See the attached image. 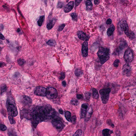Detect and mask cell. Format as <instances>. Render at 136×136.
<instances>
[{
	"label": "cell",
	"instance_id": "cell-1",
	"mask_svg": "<svg viewBox=\"0 0 136 136\" xmlns=\"http://www.w3.org/2000/svg\"><path fill=\"white\" fill-rule=\"evenodd\" d=\"M57 115V112L51 108L42 107L34 111L32 114L33 124L36 126L41 121L53 119Z\"/></svg>",
	"mask_w": 136,
	"mask_h": 136
},
{
	"label": "cell",
	"instance_id": "cell-2",
	"mask_svg": "<svg viewBox=\"0 0 136 136\" xmlns=\"http://www.w3.org/2000/svg\"><path fill=\"white\" fill-rule=\"evenodd\" d=\"M97 55L100 64H104L110 58V50L107 48L100 47L97 53Z\"/></svg>",
	"mask_w": 136,
	"mask_h": 136
},
{
	"label": "cell",
	"instance_id": "cell-3",
	"mask_svg": "<svg viewBox=\"0 0 136 136\" xmlns=\"http://www.w3.org/2000/svg\"><path fill=\"white\" fill-rule=\"evenodd\" d=\"M12 101L10 99H8L7 100L6 103L7 112L9 116L15 117L17 115L18 112L14 102H13V101L12 102Z\"/></svg>",
	"mask_w": 136,
	"mask_h": 136
},
{
	"label": "cell",
	"instance_id": "cell-4",
	"mask_svg": "<svg viewBox=\"0 0 136 136\" xmlns=\"http://www.w3.org/2000/svg\"><path fill=\"white\" fill-rule=\"evenodd\" d=\"M111 92V89L110 88L102 89L99 91V93L103 104H106L107 103L109 99Z\"/></svg>",
	"mask_w": 136,
	"mask_h": 136
},
{
	"label": "cell",
	"instance_id": "cell-5",
	"mask_svg": "<svg viewBox=\"0 0 136 136\" xmlns=\"http://www.w3.org/2000/svg\"><path fill=\"white\" fill-rule=\"evenodd\" d=\"M57 94V90L55 88L49 87L46 89V97L48 99H56Z\"/></svg>",
	"mask_w": 136,
	"mask_h": 136
},
{
	"label": "cell",
	"instance_id": "cell-6",
	"mask_svg": "<svg viewBox=\"0 0 136 136\" xmlns=\"http://www.w3.org/2000/svg\"><path fill=\"white\" fill-rule=\"evenodd\" d=\"M52 123L54 127L58 130L61 129L63 125L62 121L58 115L53 118Z\"/></svg>",
	"mask_w": 136,
	"mask_h": 136
},
{
	"label": "cell",
	"instance_id": "cell-7",
	"mask_svg": "<svg viewBox=\"0 0 136 136\" xmlns=\"http://www.w3.org/2000/svg\"><path fill=\"white\" fill-rule=\"evenodd\" d=\"M125 62L127 63H130L132 62L134 58L133 53L130 49L126 50L124 56Z\"/></svg>",
	"mask_w": 136,
	"mask_h": 136
},
{
	"label": "cell",
	"instance_id": "cell-8",
	"mask_svg": "<svg viewBox=\"0 0 136 136\" xmlns=\"http://www.w3.org/2000/svg\"><path fill=\"white\" fill-rule=\"evenodd\" d=\"M46 89L42 87H37L35 91L34 94L37 96H46Z\"/></svg>",
	"mask_w": 136,
	"mask_h": 136
},
{
	"label": "cell",
	"instance_id": "cell-9",
	"mask_svg": "<svg viewBox=\"0 0 136 136\" xmlns=\"http://www.w3.org/2000/svg\"><path fill=\"white\" fill-rule=\"evenodd\" d=\"M88 109V105L87 104H84L82 105L80 113V117L81 119L85 117Z\"/></svg>",
	"mask_w": 136,
	"mask_h": 136
},
{
	"label": "cell",
	"instance_id": "cell-10",
	"mask_svg": "<svg viewBox=\"0 0 136 136\" xmlns=\"http://www.w3.org/2000/svg\"><path fill=\"white\" fill-rule=\"evenodd\" d=\"M88 52V45L87 41L83 43L82 47V52L83 56L86 57L87 56Z\"/></svg>",
	"mask_w": 136,
	"mask_h": 136
},
{
	"label": "cell",
	"instance_id": "cell-11",
	"mask_svg": "<svg viewBox=\"0 0 136 136\" xmlns=\"http://www.w3.org/2000/svg\"><path fill=\"white\" fill-rule=\"evenodd\" d=\"M122 71L123 74L127 76H130L131 72V68L130 65L128 64H125L123 67Z\"/></svg>",
	"mask_w": 136,
	"mask_h": 136
},
{
	"label": "cell",
	"instance_id": "cell-12",
	"mask_svg": "<svg viewBox=\"0 0 136 136\" xmlns=\"http://www.w3.org/2000/svg\"><path fill=\"white\" fill-rule=\"evenodd\" d=\"M126 43L124 41H122L120 43L119 47L116 49L115 53L119 54L120 52L123 51L127 46Z\"/></svg>",
	"mask_w": 136,
	"mask_h": 136
},
{
	"label": "cell",
	"instance_id": "cell-13",
	"mask_svg": "<svg viewBox=\"0 0 136 136\" xmlns=\"http://www.w3.org/2000/svg\"><path fill=\"white\" fill-rule=\"evenodd\" d=\"M77 35L79 38L82 41H88L89 38L85 33L82 31H79L78 32Z\"/></svg>",
	"mask_w": 136,
	"mask_h": 136
},
{
	"label": "cell",
	"instance_id": "cell-14",
	"mask_svg": "<svg viewBox=\"0 0 136 136\" xmlns=\"http://www.w3.org/2000/svg\"><path fill=\"white\" fill-rule=\"evenodd\" d=\"M21 102L24 104L27 105L31 104L32 100L31 98L27 96L24 95L22 97Z\"/></svg>",
	"mask_w": 136,
	"mask_h": 136
},
{
	"label": "cell",
	"instance_id": "cell-15",
	"mask_svg": "<svg viewBox=\"0 0 136 136\" xmlns=\"http://www.w3.org/2000/svg\"><path fill=\"white\" fill-rule=\"evenodd\" d=\"M74 2L71 1L69 2L65 7L64 12L65 13H68L71 11L74 7Z\"/></svg>",
	"mask_w": 136,
	"mask_h": 136
},
{
	"label": "cell",
	"instance_id": "cell-16",
	"mask_svg": "<svg viewBox=\"0 0 136 136\" xmlns=\"http://www.w3.org/2000/svg\"><path fill=\"white\" fill-rule=\"evenodd\" d=\"M122 25L123 31H124L125 34L127 36L130 31H129V27H128L127 22L126 21H123V22Z\"/></svg>",
	"mask_w": 136,
	"mask_h": 136
},
{
	"label": "cell",
	"instance_id": "cell-17",
	"mask_svg": "<svg viewBox=\"0 0 136 136\" xmlns=\"http://www.w3.org/2000/svg\"><path fill=\"white\" fill-rule=\"evenodd\" d=\"M56 19L55 18L51 20L47 25V28L49 30L52 29L56 23Z\"/></svg>",
	"mask_w": 136,
	"mask_h": 136
},
{
	"label": "cell",
	"instance_id": "cell-18",
	"mask_svg": "<svg viewBox=\"0 0 136 136\" xmlns=\"http://www.w3.org/2000/svg\"><path fill=\"white\" fill-rule=\"evenodd\" d=\"M115 26L113 25H112L108 29L107 31V34L108 36H110L112 35L115 31Z\"/></svg>",
	"mask_w": 136,
	"mask_h": 136
},
{
	"label": "cell",
	"instance_id": "cell-19",
	"mask_svg": "<svg viewBox=\"0 0 136 136\" xmlns=\"http://www.w3.org/2000/svg\"><path fill=\"white\" fill-rule=\"evenodd\" d=\"M113 132L108 129H105L102 130V133L103 136H109L112 134Z\"/></svg>",
	"mask_w": 136,
	"mask_h": 136
},
{
	"label": "cell",
	"instance_id": "cell-20",
	"mask_svg": "<svg viewBox=\"0 0 136 136\" xmlns=\"http://www.w3.org/2000/svg\"><path fill=\"white\" fill-rule=\"evenodd\" d=\"M92 108L90 107L89 110H88L87 114L85 117L86 121H87L90 119L92 115Z\"/></svg>",
	"mask_w": 136,
	"mask_h": 136
},
{
	"label": "cell",
	"instance_id": "cell-21",
	"mask_svg": "<svg viewBox=\"0 0 136 136\" xmlns=\"http://www.w3.org/2000/svg\"><path fill=\"white\" fill-rule=\"evenodd\" d=\"M86 5L88 10L91 11L92 10L93 8V4L91 1L90 0H87L86 2Z\"/></svg>",
	"mask_w": 136,
	"mask_h": 136
},
{
	"label": "cell",
	"instance_id": "cell-22",
	"mask_svg": "<svg viewBox=\"0 0 136 136\" xmlns=\"http://www.w3.org/2000/svg\"><path fill=\"white\" fill-rule=\"evenodd\" d=\"M65 117L68 122H71V113L69 111L65 112Z\"/></svg>",
	"mask_w": 136,
	"mask_h": 136
},
{
	"label": "cell",
	"instance_id": "cell-23",
	"mask_svg": "<svg viewBox=\"0 0 136 136\" xmlns=\"http://www.w3.org/2000/svg\"><path fill=\"white\" fill-rule=\"evenodd\" d=\"M83 74V72L81 70L77 69L75 70V74L77 77H79L82 76Z\"/></svg>",
	"mask_w": 136,
	"mask_h": 136
},
{
	"label": "cell",
	"instance_id": "cell-24",
	"mask_svg": "<svg viewBox=\"0 0 136 136\" xmlns=\"http://www.w3.org/2000/svg\"><path fill=\"white\" fill-rule=\"evenodd\" d=\"M93 96L95 99H98L99 97V95L97 90L94 88L93 89Z\"/></svg>",
	"mask_w": 136,
	"mask_h": 136
},
{
	"label": "cell",
	"instance_id": "cell-25",
	"mask_svg": "<svg viewBox=\"0 0 136 136\" xmlns=\"http://www.w3.org/2000/svg\"><path fill=\"white\" fill-rule=\"evenodd\" d=\"M44 19V16H42L40 17V18L37 21L38 24L39 26L42 25Z\"/></svg>",
	"mask_w": 136,
	"mask_h": 136
},
{
	"label": "cell",
	"instance_id": "cell-26",
	"mask_svg": "<svg viewBox=\"0 0 136 136\" xmlns=\"http://www.w3.org/2000/svg\"><path fill=\"white\" fill-rule=\"evenodd\" d=\"M130 39H132L135 38V34L133 32L130 31L129 34L127 36Z\"/></svg>",
	"mask_w": 136,
	"mask_h": 136
},
{
	"label": "cell",
	"instance_id": "cell-27",
	"mask_svg": "<svg viewBox=\"0 0 136 136\" xmlns=\"http://www.w3.org/2000/svg\"><path fill=\"white\" fill-rule=\"evenodd\" d=\"M82 133V130L79 129L76 131L73 136H81Z\"/></svg>",
	"mask_w": 136,
	"mask_h": 136
},
{
	"label": "cell",
	"instance_id": "cell-28",
	"mask_svg": "<svg viewBox=\"0 0 136 136\" xmlns=\"http://www.w3.org/2000/svg\"><path fill=\"white\" fill-rule=\"evenodd\" d=\"M91 96V94L89 92H86L85 94V99L89 101L90 100Z\"/></svg>",
	"mask_w": 136,
	"mask_h": 136
},
{
	"label": "cell",
	"instance_id": "cell-29",
	"mask_svg": "<svg viewBox=\"0 0 136 136\" xmlns=\"http://www.w3.org/2000/svg\"><path fill=\"white\" fill-rule=\"evenodd\" d=\"M8 118L9 122L11 124H15L16 122L13 119V117L11 116H9Z\"/></svg>",
	"mask_w": 136,
	"mask_h": 136
},
{
	"label": "cell",
	"instance_id": "cell-30",
	"mask_svg": "<svg viewBox=\"0 0 136 136\" xmlns=\"http://www.w3.org/2000/svg\"><path fill=\"white\" fill-rule=\"evenodd\" d=\"M70 102L72 105H78L79 104L78 101L76 99H72Z\"/></svg>",
	"mask_w": 136,
	"mask_h": 136
},
{
	"label": "cell",
	"instance_id": "cell-31",
	"mask_svg": "<svg viewBox=\"0 0 136 136\" xmlns=\"http://www.w3.org/2000/svg\"><path fill=\"white\" fill-rule=\"evenodd\" d=\"M18 62L19 65L22 66L24 64L25 62L24 59H19L18 60Z\"/></svg>",
	"mask_w": 136,
	"mask_h": 136
},
{
	"label": "cell",
	"instance_id": "cell-32",
	"mask_svg": "<svg viewBox=\"0 0 136 136\" xmlns=\"http://www.w3.org/2000/svg\"><path fill=\"white\" fill-rule=\"evenodd\" d=\"M6 86L2 85V86L1 87V95L2 93L5 92L6 90Z\"/></svg>",
	"mask_w": 136,
	"mask_h": 136
},
{
	"label": "cell",
	"instance_id": "cell-33",
	"mask_svg": "<svg viewBox=\"0 0 136 136\" xmlns=\"http://www.w3.org/2000/svg\"><path fill=\"white\" fill-rule=\"evenodd\" d=\"M73 20L75 21H77V16L76 14L75 13H72L71 15Z\"/></svg>",
	"mask_w": 136,
	"mask_h": 136
},
{
	"label": "cell",
	"instance_id": "cell-34",
	"mask_svg": "<svg viewBox=\"0 0 136 136\" xmlns=\"http://www.w3.org/2000/svg\"><path fill=\"white\" fill-rule=\"evenodd\" d=\"M65 26V25L64 24L61 25L59 26V28L58 29V31L59 32L62 31L63 30Z\"/></svg>",
	"mask_w": 136,
	"mask_h": 136
},
{
	"label": "cell",
	"instance_id": "cell-35",
	"mask_svg": "<svg viewBox=\"0 0 136 136\" xmlns=\"http://www.w3.org/2000/svg\"><path fill=\"white\" fill-rule=\"evenodd\" d=\"M55 42L54 41L50 40L47 42V44H48L51 45V46H53L55 44Z\"/></svg>",
	"mask_w": 136,
	"mask_h": 136
},
{
	"label": "cell",
	"instance_id": "cell-36",
	"mask_svg": "<svg viewBox=\"0 0 136 136\" xmlns=\"http://www.w3.org/2000/svg\"><path fill=\"white\" fill-rule=\"evenodd\" d=\"M120 61L119 60L116 59L115 60L114 63V66L115 67H117L119 66V64Z\"/></svg>",
	"mask_w": 136,
	"mask_h": 136
},
{
	"label": "cell",
	"instance_id": "cell-37",
	"mask_svg": "<svg viewBox=\"0 0 136 136\" xmlns=\"http://www.w3.org/2000/svg\"><path fill=\"white\" fill-rule=\"evenodd\" d=\"M65 77V74L64 72H62L60 74V79L62 80L64 79Z\"/></svg>",
	"mask_w": 136,
	"mask_h": 136
},
{
	"label": "cell",
	"instance_id": "cell-38",
	"mask_svg": "<svg viewBox=\"0 0 136 136\" xmlns=\"http://www.w3.org/2000/svg\"><path fill=\"white\" fill-rule=\"evenodd\" d=\"M107 124L111 126L112 128H114V125L112 123L111 120H108L107 121Z\"/></svg>",
	"mask_w": 136,
	"mask_h": 136
},
{
	"label": "cell",
	"instance_id": "cell-39",
	"mask_svg": "<svg viewBox=\"0 0 136 136\" xmlns=\"http://www.w3.org/2000/svg\"><path fill=\"white\" fill-rule=\"evenodd\" d=\"M76 116L75 115L73 116L71 118V122L73 123H75L76 121Z\"/></svg>",
	"mask_w": 136,
	"mask_h": 136
},
{
	"label": "cell",
	"instance_id": "cell-40",
	"mask_svg": "<svg viewBox=\"0 0 136 136\" xmlns=\"http://www.w3.org/2000/svg\"><path fill=\"white\" fill-rule=\"evenodd\" d=\"M7 128L6 126L3 125L1 124L0 125V130L2 131H5L6 130Z\"/></svg>",
	"mask_w": 136,
	"mask_h": 136
},
{
	"label": "cell",
	"instance_id": "cell-41",
	"mask_svg": "<svg viewBox=\"0 0 136 136\" xmlns=\"http://www.w3.org/2000/svg\"><path fill=\"white\" fill-rule=\"evenodd\" d=\"M77 98L79 99H83V96L82 95L78 94L77 95Z\"/></svg>",
	"mask_w": 136,
	"mask_h": 136
},
{
	"label": "cell",
	"instance_id": "cell-42",
	"mask_svg": "<svg viewBox=\"0 0 136 136\" xmlns=\"http://www.w3.org/2000/svg\"><path fill=\"white\" fill-rule=\"evenodd\" d=\"M82 1V0H76L75 1V5L76 6H77L79 5L80 4V2Z\"/></svg>",
	"mask_w": 136,
	"mask_h": 136
},
{
	"label": "cell",
	"instance_id": "cell-43",
	"mask_svg": "<svg viewBox=\"0 0 136 136\" xmlns=\"http://www.w3.org/2000/svg\"><path fill=\"white\" fill-rule=\"evenodd\" d=\"M63 4L62 2H59L57 5L58 8H61L63 6Z\"/></svg>",
	"mask_w": 136,
	"mask_h": 136
},
{
	"label": "cell",
	"instance_id": "cell-44",
	"mask_svg": "<svg viewBox=\"0 0 136 136\" xmlns=\"http://www.w3.org/2000/svg\"><path fill=\"white\" fill-rule=\"evenodd\" d=\"M112 21L110 19H108L106 22V24L108 25H110L112 23Z\"/></svg>",
	"mask_w": 136,
	"mask_h": 136
},
{
	"label": "cell",
	"instance_id": "cell-45",
	"mask_svg": "<svg viewBox=\"0 0 136 136\" xmlns=\"http://www.w3.org/2000/svg\"><path fill=\"white\" fill-rule=\"evenodd\" d=\"M9 134L10 136H17L14 132H10Z\"/></svg>",
	"mask_w": 136,
	"mask_h": 136
},
{
	"label": "cell",
	"instance_id": "cell-46",
	"mask_svg": "<svg viewBox=\"0 0 136 136\" xmlns=\"http://www.w3.org/2000/svg\"><path fill=\"white\" fill-rule=\"evenodd\" d=\"M62 85L64 87H65L67 85V83L66 81H65V80H64V81H63L62 82Z\"/></svg>",
	"mask_w": 136,
	"mask_h": 136
},
{
	"label": "cell",
	"instance_id": "cell-47",
	"mask_svg": "<svg viewBox=\"0 0 136 136\" xmlns=\"http://www.w3.org/2000/svg\"><path fill=\"white\" fill-rule=\"evenodd\" d=\"M59 112L60 114L62 115L63 114L64 112L63 111L62 109H60L59 110Z\"/></svg>",
	"mask_w": 136,
	"mask_h": 136
},
{
	"label": "cell",
	"instance_id": "cell-48",
	"mask_svg": "<svg viewBox=\"0 0 136 136\" xmlns=\"http://www.w3.org/2000/svg\"><path fill=\"white\" fill-rule=\"evenodd\" d=\"M99 0H95L94 1V4L95 5H97L99 4L100 3Z\"/></svg>",
	"mask_w": 136,
	"mask_h": 136
},
{
	"label": "cell",
	"instance_id": "cell-49",
	"mask_svg": "<svg viewBox=\"0 0 136 136\" xmlns=\"http://www.w3.org/2000/svg\"><path fill=\"white\" fill-rule=\"evenodd\" d=\"M0 39L2 40H4L5 39V37L1 33L0 34Z\"/></svg>",
	"mask_w": 136,
	"mask_h": 136
},
{
	"label": "cell",
	"instance_id": "cell-50",
	"mask_svg": "<svg viewBox=\"0 0 136 136\" xmlns=\"http://www.w3.org/2000/svg\"><path fill=\"white\" fill-rule=\"evenodd\" d=\"M20 31V29L19 28L18 29L17 31L18 32H19Z\"/></svg>",
	"mask_w": 136,
	"mask_h": 136
},
{
	"label": "cell",
	"instance_id": "cell-51",
	"mask_svg": "<svg viewBox=\"0 0 136 136\" xmlns=\"http://www.w3.org/2000/svg\"><path fill=\"white\" fill-rule=\"evenodd\" d=\"M135 136H136V134H135Z\"/></svg>",
	"mask_w": 136,
	"mask_h": 136
},
{
	"label": "cell",
	"instance_id": "cell-52",
	"mask_svg": "<svg viewBox=\"0 0 136 136\" xmlns=\"http://www.w3.org/2000/svg\"><path fill=\"white\" fill-rule=\"evenodd\" d=\"M111 136L110 135V136Z\"/></svg>",
	"mask_w": 136,
	"mask_h": 136
}]
</instances>
